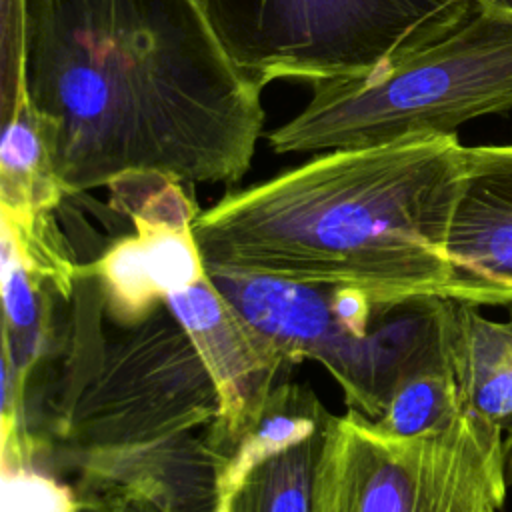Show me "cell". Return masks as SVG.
Listing matches in <instances>:
<instances>
[{
  "label": "cell",
  "mask_w": 512,
  "mask_h": 512,
  "mask_svg": "<svg viewBox=\"0 0 512 512\" xmlns=\"http://www.w3.org/2000/svg\"><path fill=\"white\" fill-rule=\"evenodd\" d=\"M262 88L202 0H26V90L68 196L128 172L238 182Z\"/></svg>",
  "instance_id": "1"
},
{
  "label": "cell",
  "mask_w": 512,
  "mask_h": 512,
  "mask_svg": "<svg viewBox=\"0 0 512 512\" xmlns=\"http://www.w3.org/2000/svg\"><path fill=\"white\" fill-rule=\"evenodd\" d=\"M458 134L328 150L222 196L194 220L206 270L364 290L378 306L452 298Z\"/></svg>",
  "instance_id": "2"
},
{
  "label": "cell",
  "mask_w": 512,
  "mask_h": 512,
  "mask_svg": "<svg viewBox=\"0 0 512 512\" xmlns=\"http://www.w3.org/2000/svg\"><path fill=\"white\" fill-rule=\"evenodd\" d=\"M512 110V10L476 6L460 24L354 80L312 84L308 104L268 134L270 148L328 152L456 128Z\"/></svg>",
  "instance_id": "3"
},
{
  "label": "cell",
  "mask_w": 512,
  "mask_h": 512,
  "mask_svg": "<svg viewBox=\"0 0 512 512\" xmlns=\"http://www.w3.org/2000/svg\"><path fill=\"white\" fill-rule=\"evenodd\" d=\"M236 64L262 86L372 76L460 24L474 0H202Z\"/></svg>",
  "instance_id": "4"
},
{
  "label": "cell",
  "mask_w": 512,
  "mask_h": 512,
  "mask_svg": "<svg viewBox=\"0 0 512 512\" xmlns=\"http://www.w3.org/2000/svg\"><path fill=\"white\" fill-rule=\"evenodd\" d=\"M508 488L500 426L464 412L400 438L348 408L326 428L312 512H500Z\"/></svg>",
  "instance_id": "5"
},
{
  "label": "cell",
  "mask_w": 512,
  "mask_h": 512,
  "mask_svg": "<svg viewBox=\"0 0 512 512\" xmlns=\"http://www.w3.org/2000/svg\"><path fill=\"white\" fill-rule=\"evenodd\" d=\"M52 430L66 450L116 448L208 428L220 396L166 304L110 338L80 346Z\"/></svg>",
  "instance_id": "6"
},
{
  "label": "cell",
  "mask_w": 512,
  "mask_h": 512,
  "mask_svg": "<svg viewBox=\"0 0 512 512\" xmlns=\"http://www.w3.org/2000/svg\"><path fill=\"white\" fill-rule=\"evenodd\" d=\"M188 186L164 172H128L112 180L110 208L132 222L80 276L92 280L100 306L114 326H134L168 296L206 276L194 236L200 210Z\"/></svg>",
  "instance_id": "7"
},
{
  "label": "cell",
  "mask_w": 512,
  "mask_h": 512,
  "mask_svg": "<svg viewBox=\"0 0 512 512\" xmlns=\"http://www.w3.org/2000/svg\"><path fill=\"white\" fill-rule=\"evenodd\" d=\"M186 330L220 396V416L206 428L222 454L262 412L278 374L290 364L224 298L206 274L164 302Z\"/></svg>",
  "instance_id": "8"
},
{
  "label": "cell",
  "mask_w": 512,
  "mask_h": 512,
  "mask_svg": "<svg viewBox=\"0 0 512 512\" xmlns=\"http://www.w3.org/2000/svg\"><path fill=\"white\" fill-rule=\"evenodd\" d=\"M446 252L454 270V300L512 304V140L464 146Z\"/></svg>",
  "instance_id": "9"
},
{
  "label": "cell",
  "mask_w": 512,
  "mask_h": 512,
  "mask_svg": "<svg viewBox=\"0 0 512 512\" xmlns=\"http://www.w3.org/2000/svg\"><path fill=\"white\" fill-rule=\"evenodd\" d=\"M78 470L76 492H118L160 512H216L220 454L204 432L116 446L66 450Z\"/></svg>",
  "instance_id": "10"
},
{
  "label": "cell",
  "mask_w": 512,
  "mask_h": 512,
  "mask_svg": "<svg viewBox=\"0 0 512 512\" xmlns=\"http://www.w3.org/2000/svg\"><path fill=\"white\" fill-rule=\"evenodd\" d=\"M206 274L290 366L316 360L332 374L358 338L340 328L326 286L240 270H206Z\"/></svg>",
  "instance_id": "11"
},
{
  "label": "cell",
  "mask_w": 512,
  "mask_h": 512,
  "mask_svg": "<svg viewBox=\"0 0 512 512\" xmlns=\"http://www.w3.org/2000/svg\"><path fill=\"white\" fill-rule=\"evenodd\" d=\"M450 366L464 412L502 430L512 426V320L482 316L474 304L452 298Z\"/></svg>",
  "instance_id": "12"
},
{
  "label": "cell",
  "mask_w": 512,
  "mask_h": 512,
  "mask_svg": "<svg viewBox=\"0 0 512 512\" xmlns=\"http://www.w3.org/2000/svg\"><path fill=\"white\" fill-rule=\"evenodd\" d=\"M330 420L312 388L278 382L258 418L220 454L216 512L226 510L250 470L324 430Z\"/></svg>",
  "instance_id": "13"
},
{
  "label": "cell",
  "mask_w": 512,
  "mask_h": 512,
  "mask_svg": "<svg viewBox=\"0 0 512 512\" xmlns=\"http://www.w3.org/2000/svg\"><path fill=\"white\" fill-rule=\"evenodd\" d=\"M0 208L16 214L58 210L68 198L52 164L30 96L0 108Z\"/></svg>",
  "instance_id": "14"
},
{
  "label": "cell",
  "mask_w": 512,
  "mask_h": 512,
  "mask_svg": "<svg viewBox=\"0 0 512 512\" xmlns=\"http://www.w3.org/2000/svg\"><path fill=\"white\" fill-rule=\"evenodd\" d=\"M2 284V356H6L24 386L52 344V308L58 290L32 272L18 254L0 242ZM64 300V298H62Z\"/></svg>",
  "instance_id": "15"
},
{
  "label": "cell",
  "mask_w": 512,
  "mask_h": 512,
  "mask_svg": "<svg viewBox=\"0 0 512 512\" xmlns=\"http://www.w3.org/2000/svg\"><path fill=\"white\" fill-rule=\"evenodd\" d=\"M326 428L250 470L224 512H312Z\"/></svg>",
  "instance_id": "16"
},
{
  "label": "cell",
  "mask_w": 512,
  "mask_h": 512,
  "mask_svg": "<svg viewBox=\"0 0 512 512\" xmlns=\"http://www.w3.org/2000/svg\"><path fill=\"white\" fill-rule=\"evenodd\" d=\"M464 414L460 388L450 364H434L404 376L386 398L376 428L410 438L452 426Z\"/></svg>",
  "instance_id": "17"
},
{
  "label": "cell",
  "mask_w": 512,
  "mask_h": 512,
  "mask_svg": "<svg viewBox=\"0 0 512 512\" xmlns=\"http://www.w3.org/2000/svg\"><path fill=\"white\" fill-rule=\"evenodd\" d=\"M332 312L340 328L352 336H366L386 306H378L364 290L350 286H326Z\"/></svg>",
  "instance_id": "18"
},
{
  "label": "cell",
  "mask_w": 512,
  "mask_h": 512,
  "mask_svg": "<svg viewBox=\"0 0 512 512\" xmlns=\"http://www.w3.org/2000/svg\"><path fill=\"white\" fill-rule=\"evenodd\" d=\"M78 512H160L156 506L118 492L78 494Z\"/></svg>",
  "instance_id": "19"
},
{
  "label": "cell",
  "mask_w": 512,
  "mask_h": 512,
  "mask_svg": "<svg viewBox=\"0 0 512 512\" xmlns=\"http://www.w3.org/2000/svg\"><path fill=\"white\" fill-rule=\"evenodd\" d=\"M504 454H506V478L512 488V426L504 430Z\"/></svg>",
  "instance_id": "20"
},
{
  "label": "cell",
  "mask_w": 512,
  "mask_h": 512,
  "mask_svg": "<svg viewBox=\"0 0 512 512\" xmlns=\"http://www.w3.org/2000/svg\"><path fill=\"white\" fill-rule=\"evenodd\" d=\"M480 6H500V8H508L512 10V0H474Z\"/></svg>",
  "instance_id": "21"
},
{
  "label": "cell",
  "mask_w": 512,
  "mask_h": 512,
  "mask_svg": "<svg viewBox=\"0 0 512 512\" xmlns=\"http://www.w3.org/2000/svg\"><path fill=\"white\" fill-rule=\"evenodd\" d=\"M66 512H78V508H74V510H66Z\"/></svg>",
  "instance_id": "22"
}]
</instances>
